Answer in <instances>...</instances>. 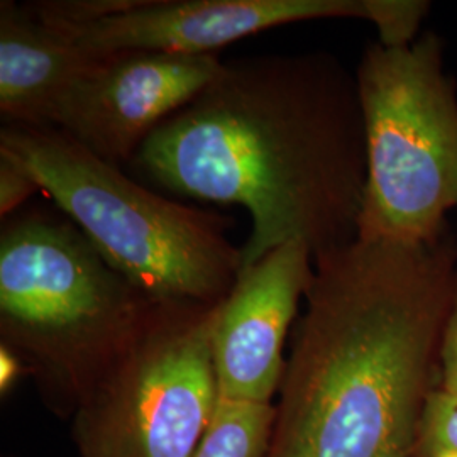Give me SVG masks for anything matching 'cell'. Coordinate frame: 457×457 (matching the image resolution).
I'll return each instance as SVG.
<instances>
[{
	"mask_svg": "<svg viewBox=\"0 0 457 457\" xmlns=\"http://www.w3.org/2000/svg\"><path fill=\"white\" fill-rule=\"evenodd\" d=\"M132 162L171 194L241 205L251 219L241 270L290 241L315 260L360 232L366 134L356 77L327 51L222 62Z\"/></svg>",
	"mask_w": 457,
	"mask_h": 457,
	"instance_id": "cell-1",
	"label": "cell"
},
{
	"mask_svg": "<svg viewBox=\"0 0 457 457\" xmlns=\"http://www.w3.org/2000/svg\"><path fill=\"white\" fill-rule=\"evenodd\" d=\"M266 457H411L457 247L356 237L313 260Z\"/></svg>",
	"mask_w": 457,
	"mask_h": 457,
	"instance_id": "cell-2",
	"label": "cell"
},
{
	"mask_svg": "<svg viewBox=\"0 0 457 457\" xmlns=\"http://www.w3.org/2000/svg\"><path fill=\"white\" fill-rule=\"evenodd\" d=\"M153 302L63 213L31 209L2 222L0 344L56 411L82 405Z\"/></svg>",
	"mask_w": 457,
	"mask_h": 457,
	"instance_id": "cell-3",
	"label": "cell"
},
{
	"mask_svg": "<svg viewBox=\"0 0 457 457\" xmlns=\"http://www.w3.org/2000/svg\"><path fill=\"white\" fill-rule=\"evenodd\" d=\"M0 151L151 300L212 305L236 285L243 253L228 241L232 217L151 192L54 128L4 124Z\"/></svg>",
	"mask_w": 457,
	"mask_h": 457,
	"instance_id": "cell-4",
	"label": "cell"
},
{
	"mask_svg": "<svg viewBox=\"0 0 457 457\" xmlns=\"http://www.w3.org/2000/svg\"><path fill=\"white\" fill-rule=\"evenodd\" d=\"M356 85L366 134L358 237L430 243L457 207V88L439 34L364 49Z\"/></svg>",
	"mask_w": 457,
	"mask_h": 457,
	"instance_id": "cell-5",
	"label": "cell"
},
{
	"mask_svg": "<svg viewBox=\"0 0 457 457\" xmlns=\"http://www.w3.org/2000/svg\"><path fill=\"white\" fill-rule=\"evenodd\" d=\"M219 303H151L71 415L80 457L194 456L220 396L212 358Z\"/></svg>",
	"mask_w": 457,
	"mask_h": 457,
	"instance_id": "cell-6",
	"label": "cell"
},
{
	"mask_svg": "<svg viewBox=\"0 0 457 457\" xmlns=\"http://www.w3.org/2000/svg\"><path fill=\"white\" fill-rule=\"evenodd\" d=\"M217 54L124 51L104 56L60 102L53 126L107 163H129L168 117L217 75Z\"/></svg>",
	"mask_w": 457,
	"mask_h": 457,
	"instance_id": "cell-7",
	"label": "cell"
},
{
	"mask_svg": "<svg viewBox=\"0 0 457 457\" xmlns=\"http://www.w3.org/2000/svg\"><path fill=\"white\" fill-rule=\"evenodd\" d=\"M366 21L364 0H119L111 14L53 26L94 58L124 51L215 54L271 28L319 21ZM51 26V24H49Z\"/></svg>",
	"mask_w": 457,
	"mask_h": 457,
	"instance_id": "cell-8",
	"label": "cell"
},
{
	"mask_svg": "<svg viewBox=\"0 0 457 457\" xmlns=\"http://www.w3.org/2000/svg\"><path fill=\"white\" fill-rule=\"evenodd\" d=\"M313 270L311 247L302 241L278 245L241 270L213 322V370L222 398L273 403L287 364L285 343Z\"/></svg>",
	"mask_w": 457,
	"mask_h": 457,
	"instance_id": "cell-9",
	"label": "cell"
},
{
	"mask_svg": "<svg viewBox=\"0 0 457 457\" xmlns=\"http://www.w3.org/2000/svg\"><path fill=\"white\" fill-rule=\"evenodd\" d=\"M26 4L0 2V114L5 124L51 128L66 94L97 65Z\"/></svg>",
	"mask_w": 457,
	"mask_h": 457,
	"instance_id": "cell-10",
	"label": "cell"
},
{
	"mask_svg": "<svg viewBox=\"0 0 457 457\" xmlns=\"http://www.w3.org/2000/svg\"><path fill=\"white\" fill-rule=\"evenodd\" d=\"M275 419V403L219 396L212 422L192 457H266Z\"/></svg>",
	"mask_w": 457,
	"mask_h": 457,
	"instance_id": "cell-11",
	"label": "cell"
},
{
	"mask_svg": "<svg viewBox=\"0 0 457 457\" xmlns=\"http://www.w3.org/2000/svg\"><path fill=\"white\" fill-rule=\"evenodd\" d=\"M366 21L379 34V45L388 48L409 46L417 37L430 11L427 0H364Z\"/></svg>",
	"mask_w": 457,
	"mask_h": 457,
	"instance_id": "cell-12",
	"label": "cell"
},
{
	"mask_svg": "<svg viewBox=\"0 0 457 457\" xmlns=\"http://www.w3.org/2000/svg\"><path fill=\"white\" fill-rule=\"evenodd\" d=\"M417 445L424 457L457 453V395L441 388L430 392L419 425Z\"/></svg>",
	"mask_w": 457,
	"mask_h": 457,
	"instance_id": "cell-13",
	"label": "cell"
},
{
	"mask_svg": "<svg viewBox=\"0 0 457 457\" xmlns=\"http://www.w3.org/2000/svg\"><path fill=\"white\" fill-rule=\"evenodd\" d=\"M41 190L33 175L14 160L0 151V217L2 222L17 213V209Z\"/></svg>",
	"mask_w": 457,
	"mask_h": 457,
	"instance_id": "cell-14",
	"label": "cell"
},
{
	"mask_svg": "<svg viewBox=\"0 0 457 457\" xmlns=\"http://www.w3.org/2000/svg\"><path fill=\"white\" fill-rule=\"evenodd\" d=\"M439 358L442 366L441 390L457 395V290L444 328Z\"/></svg>",
	"mask_w": 457,
	"mask_h": 457,
	"instance_id": "cell-15",
	"label": "cell"
},
{
	"mask_svg": "<svg viewBox=\"0 0 457 457\" xmlns=\"http://www.w3.org/2000/svg\"><path fill=\"white\" fill-rule=\"evenodd\" d=\"M29 375L24 361L14 351L0 344V393L9 395L22 376Z\"/></svg>",
	"mask_w": 457,
	"mask_h": 457,
	"instance_id": "cell-16",
	"label": "cell"
},
{
	"mask_svg": "<svg viewBox=\"0 0 457 457\" xmlns=\"http://www.w3.org/2000/svg\"><path fill=\"white\" fill-rule=\"evenodd\" d=\"M437 457H457V453H444V454Z\"/></svg>",
	"mask_w": 457,
	"mask_h": 457,
	"instance_id": "cell-17",
	"label": "cell"
}]
</instances>
